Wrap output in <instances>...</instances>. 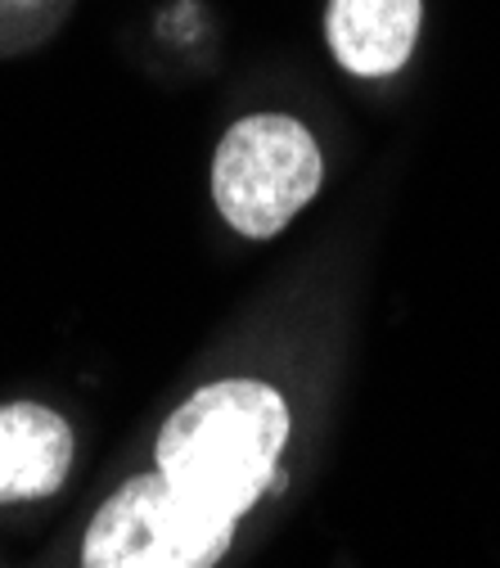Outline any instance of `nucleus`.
<instances>
[{"mask_svg":"<svg viewBox=\"0 0 500 568\" xmlns=\"http://www.w3.org/2000/svg\"><path fill=\"white\" fill-rule=\"evenodd\" d=\"M419 0H329L325 37L334 59L356 78H388L419 41Z\"/></svg>","mask_w":500,"mask_h":568,"instance_id":"39448f33","label":"nucleus"},{"mask_svg":"<svg viewBox=\"0 0 500 568\" xmlns=\"http://www.w3.org/2000/svg\"><path fill=\"white\" fill-rule=\"evenodd\" d=\"M289 406L271 384L222 379L198 388L159 434V474L190 501L239 524L275 478Z\"/></svg>","mask_w":500,"mask_h":568,"instance_id":"f257e3e1","label":"nucleus"},{"mask_svg":"<svg viewBox=\"0 0 500 568\" xmlns=\"http://www.w3.org/2000/svg\"><path fill=\"white\" fill-rule=\"evenodd\" d=\"M73 465V429L68 419L37 402L0 406V506L41 501L59 491Z\"/></svg>","mask_w":500,"mask_h":568,"instance_id":"20e7f679","label":"nucleus"},{"mask_svg":"<svg viewBox=\"0 0 500 568\" xmlns=\"http://www.w3.org/2000/svg\"><path fill=\"white\" fill-rule=\"evenodd\" d=\"M28 6H37V0H0V10H28Z\"/></svg>","mask_w":500,"mask_h":568,"instance_id":"423d86ee","label":"nucleus"},{"mask_svg":"<svg viewBox=\"0 0 500 568\" xmlns=\"http://www.w3.org/2000/svg\"><path fill=\"white\" fill-rule=\"evenodd\" d=\"M325 159L316 135L284 113H257L226 131L212 163V194L222 217L248 235L271 240L316 199Z\"/></svg>","mask_w":500,"mask_h":568,"instance_id":"f03ea898","label":"nucleus"},{"mask_svg":"<svg viewBox=\"0 0 500 568\" xmlns=\"http://www.w3.org/2000/svg\"><path fill=\"white\" fill-rule=\"evenodd\" d=\"M235 519L190 501L163 474L122 483L86 528L82 568H217Z\"/></svg>","mask_w":500,"mask_h":568,"instance_id":"7ed1b4c3","label":"nucleus"}]
</instances>
